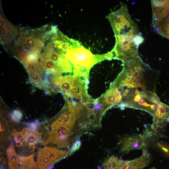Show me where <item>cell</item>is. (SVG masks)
I'll return each instance as SVG.
<instances>
[{
    "label": "cell",
    "mask_w": 169,
    "mask_h": 169,
    "mask_svg": "<svg viewBox=\"0 0 169 169\" xmlns=\"http://www.w3.org/2000/svg\"><path fill=\"white\" fill-rule=\"evenodd\" d=\"M152 22L166 17L169 12V0H151Z\"/></svg>",
    "instance_id": "10"
},
{
    "label": "cell",
    "mask_w": 169,
    "mask_h": 169,
    "mask_svg": "<svg viewBox=\"0 0 169 169\" xmlns=\"http://www.w3.org/2000/svg\"><path fill=\"white\" fill-rule=\"evenodd\" d=\"M13 135L17 146L21 147L23 146L24 142H25V136L23 130L19 131L15 129H14L13 130Z\"/></svg>",
    "instance_id": "17"
},
{
    "label": "cell",
    "mask_w": 169,
    "mask_h": 169,
    "mask_svg": "<svg viewBox=\"0 0 169 169\" xmlns=\"http://www.w3.org/2000/svg\"><path fill=\"white\" fill-rule=\"evenodd\" d=\"M115 35L125 34L133 30H138L131 19L126 5L123 4L117 11L107 16Z\"/></svg>",
    "instance_id": "4"
},
{
    "label": "cell",
    "mask_w": 169,
    "mask_h": 169,
    "mask_svg": "<svg viewBox=\"0 0 169 169\" xmlns=\"http://www.w3.org/2000/svg\"><path fill=\"white\" fill-rule=\"evenodd\" d=\"M42 72H36L29 75V81L34 86L42 88L43 86L44 80L43 79L44 75Z\"/></svg>",
    "instance_id": "16"
},
{
    "label": "cell",
    "mask_w": 169,
    "mask_h": 169,
    "mask_svg": "<svg viewBox=\"0 0 169 169\" xmlns=\"http://www.w3.org/2000/svg\"><path fill=\"white\" fill-rule=\"evenodd\" d=\"M168 17L169 18V14H168Z\"/></svg>",
    "instance_id": "26"
},
{
    "label": "cell",
    "mask_w": 169,
    "mask_h": 169,
    "mask_svg": "<svg viewBox=\"0 0 169 169\" xmlns=\"http://www.w3.org/2000/svg\"><path fill=\"white\" fill-rule=\"evenodd\" d=\"M49 159V167L57 161L66 157L69 151L59 150L55 148L46 146L42 148Z\"/></svg>",
    "instance_id": "11"
},
{
    "label": "cell",
    "mask_w": 169,
    "mask_h": 169,
    "mask_svg": "<svg viewBox=\"0 0 169 169\" xmlns=\"http://www.w3.org/2000/svg\"><path fill=\"white\" fill-rule=\"evenodd\" d=\"M22 169H37L38 164L34 160V154L26 157L23 156Z\"/></svg>",
    "instance_id": "18"
},
{
    "label": "cell",
    "mask_w": 169,
    "mask_h": 169,
    "mask_svg": "<svg viewBox=\"0 0 169 169\" xmlns=\"http://www.w3.org/2000/svg\"><path fill=\"white\" fill-rule=\"evenodd\" d=\"M157 145L163 154L166 156L169 157V145L161 142H157Z\"/></svg>",
    "instance_id": "20"
},
{
    "label": "cell",
    "mask_w": 169,
    "mask_h": 169,
    "mask_svg": "<svg viewBox=\"0 0 169 169\" xmlns=\"http://www.w3.org/2000/svg\"><path fill=\"white\" fill-rule=\"evenodd\" d=\"M132 40L136 45L138 48L140 44L144 41V38L142 36L141 33L139 32L134 36Z\"/></svg>",
    "instance_id": "23"
},
{
    "label": "cell",
    "mask_w": 169,
    "mask_h": 169,
    "mask_svg": "<svg viewBox=\"0 0 169 169\" xmlns=\"http://www.w3.org/2000/svg\"><path fill=\"white\" fill-rule=\"evenodd\" d=\"M147 138L144 133L138 136H127L123 138L121 140L120 152L143 149L146 146L145 140Z\"/></svg>",
    "instance_id": "7"
},
{
    "label": "cell",
    "mask_w": 169,
    "mask_h": 169,
    "mask_svg": "<svg viewBox=\"0 0 169 169\" xmlns=\"http://www.w3.org/2000/svg\"><path fill=\"white\" fill-rule=\"evenodd\" d=\"M152 25L157 33L169 39V18L159 19L152 22Z\"/></svg>",
    "instance_id": "13"
},
{
    "label": "cell",
    "mask_w": 169,
    "mask_h": 169,
    "mask_svg": "<svg viewBox=\"0 0 169 169\" xmlns=\"http://www.w3.org/2000/svg\"><path fill=\"white\" fill-rule=\"evenodd\" d=\"M23 130L25 136V144L28 145V148L33 150L41 139L42 133L31 131L27 128H23Z\"/></svg>",
    "instance_id": "12"
},
{
    "label": "cell",
    "mask_w": 169,
    "mask_h": 169,
    "mask_svg": "<svg viewBox=\"0 0 169 169\" xmlns=\"http://www.w3.org/2000/svg\"><path fill=\"white\" fill-rule=\"evenodd\" d=\"M37 159L38 166L37 169H47L49 167V158L42 148L39 149Z\"/></svg>",
    "instance_id": "14"
},
{
    "label": "cell",
    "mask_w": 169,
    "mask_h": 169,
    "mask_svg": "<svg viewBox=\"0 0 169 169\" xmlns=\"http://www.w3.org/2000/svg\"><path fill=\"white\" fill-rule=\"evenodd\" d=\"M18 34L16 28L0 14V38L2 42L8 44L13 41Z\"/></svg>",
    "instance_id": "9"
},
{
    "label": "cell",
    "mask_w": 169,
    "mask_h": 169,
    "mask_svg": "<svg viewBox=\"0 0 169 169\" xmlns=\"http://www.w3.org/2000/svg\"><path fill=\"white\" fill-rule=\"evenodd\" d=\"M74 127L68 125H59L51 127V130L42 141L44 145L53 144L58 148L69 147Z\"/></svg>",
    "instance_id": "5"
},
{
    "label": "cell",
    "mask_w": 169,
    "mask_h": 169,
    "mask_svg": "<svg viewBox=\"0 0 169 169\" xmlns=\"http://www.w3.org/2000/svg\"><path fill=\"white\" fill-rule=\"evenodd\" d=\"M118 161V158L116 156L112 155L109 157L103 163L104 169H115Z\"/></svg>",
    "instance_id": "19"
},
{
    "label": "cell",
    "mask_w": 169,
    "mask_h": 169,
    "mask_svg": "<svg viewBox=\"0 0 169 169\" xmlns=\"http://www.w3.org/2000/svg\"><path fill=\"white\" fill-rule=\"evenodd\" d=\"M40 125L38 120L27 123V126L31 131H35L38 129Z\"/></svg>",
    "instance_id": "24"
},
{
    "label": "cell",
    "mask_w": 169,
    "mask_h": 169,
    "mask_svg": "<svg viewBox=\"0 0 169 169\" xmlns=\"http://www.w3.org/2000/svg\"><path fill=\"white\" fill-rule=\"evenodd\" d=\"M45 28L20 31L18 39L20 45L25 49L30 52L39 53L43 49L46 42L49 39L48 32Z\"/></svg>",
    "instance_id": "3"
},
{
    "label": "cell",
    "mask_w": 169,
    "mask_h": 169,
    "mask_svg": "<svg viewBox=\"0 0 169 169\" xmlns=\"http://www.w3.org/2000/svg\"><path fill=\"white\" fill-rule=\"evenodd\" d=\"M81 141L79 139L76 140L73 143L69 151L68 155H72L74 152L78 150L81 145Z\"/></svg>",
    "instance_id": "22"
},
{
    "label": "cell",
    "mask_w": 169,
    "mask_h": 169,
    "mask_svg": "<svg viewBox=\"0 0 169 169\" xmlns=\"http://www.w3.org/2000/svg\"><path fill=\"white\" fill-rule=\"evenodd\" d=\"M6 153L8 158L9 169H14L18 156L16 152L14 146L12 144L6 150Z\"/></svg>",
    "instance_id": "15"
},
{
    "label": "cell",
    "mask_w": 169,
    "mask_h": 169,
    "mask_svg": "<svg viewBox=\"0 0 169 169\" xmlns=\"http://www.w3.org/2000/svg\"><path fill=\"white\" fill-rule=\"evenodd\" d=\"M150 154L146 150H143V153L139 157L131 161L119 160L115 169H142L150 162Z\"/></svg>",
    "instance_id": "8"
},
{
    "label": "cell",
    "mask_w": 169,
    "mask_h": 169,
    "mask_svg": "<svg viewBox=\"0 0 169 169\" xmlns=\"http://www.w3.org/2000/svg\"><path fill=\"white\" fill-rule=\"evenodd\" d=\"M150 169H156V168L155 167H152Z\"/></svg>",
    "instance_id": "25"
},
{
    "label": "cell",
    "mask_w": 169,
    "mask_h": 169,
    "mask_svg": "<svg viewBox=\"0 0 169 169\" xmlns=\"http://www.w3.org/2000/svg\"><path fill=\"white\" fill-rule=\"evenodd\" d=\"M152 116L153 123L151 128L156 131L169 122V106L160 101L157 103Z\"/></svg>",
    "instance_id": "6"
},
{
    "label": "cell",
    "mask_w": 169,
    "mask_h": 169,
    "mask_svg": "<svg viewBox=\"0 0 169 169\" xmlns=\"http://www.w3.org/2000/svg\"><path fill=\"white\" fill-rule=\"evenodd\" d=\"M11 116L13 120L18 122L22 119L23 117V114L21 110L16 109L11 112Z\"/></svg>",
    "instance_id": "21"
},
{
    "label": "cell",
    "mask_w": 169,
    "mask_h": 169,
    "mask_svg": "<svg viewBox=\"0 0 169 169\" xmlns=\"http://www.w3.org/2000/svg\"><path fill=\"white\" fill-rule=\"evenodd\" d=\"M123 65L113 85L121 90L140 88L156 92L157 72L144 63L140 56L123 62Z\"/></svg>",
    "instance_id": "1"
},
{
    "label": "cell",
    "mask_w": 169,
    "mask_h": 169,
    "mask_svg": "<svg viewBox=\"0 0 169 169\" xmlns=\"http://www.w3.org/2000/svg\"><path fill=\"white\" fill-rule=\"evenodd\" d=\"M88 79L75 74L52 76L50 79L51 89L60 92L67 98L81 101L90 97L87 92Z\"/></svg>",
    "instance_id": "2"
}]
</instances>
